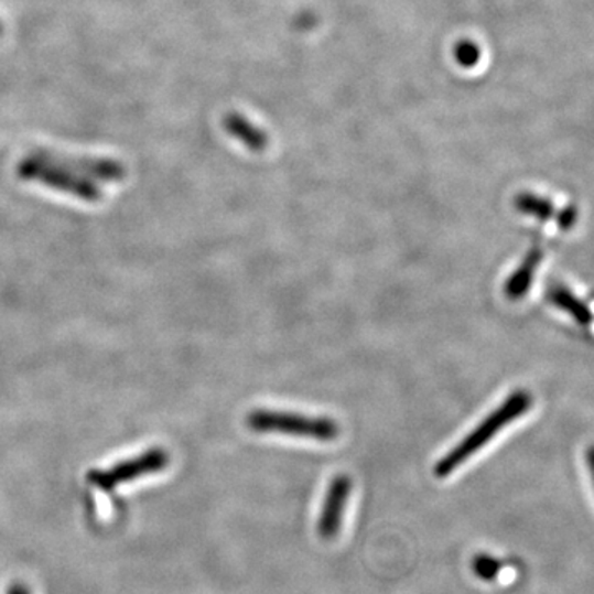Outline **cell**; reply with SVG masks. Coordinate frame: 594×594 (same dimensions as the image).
Instances as JSON below:
<instances>
[{"mask_svg": "<svg viewBox=\"0 0 594 594\" xmlns=\"http://www.w3.org/2000/svg\"><path fill=\"white\" fill-rule=\"evenodd\" d=\"M547 299H549L550 304L562 309V311L569 312L579 324H592L593 314L592 311H590L588 305L583 304V302L580 301L572 291L566 290L565 287H560V284L550 287L549 291H547Z\"/></svg>", "mask_w": 594, "mask_h": 594, "instance_id": "9", "label": "cell"}, {"mask_svg": "<svg viewBox=\"0 0 594 594\" xmlns=\"http://www.w3.org/2000/svg\"><path fill=\"white\" fill-rule=\"evenodd\" d=\"M516 207L517 210L530 215V217H536L537 220L547 222L555 217V207H553L552 202L536 194L517 195Z\"/></svg>", "mask_w": 594, "mask_h": 594, "instance_id": "10", "label": "cell"}, {"mask_svg": "<svg viewBox=\"0 0 594 594\" xmlns=\"http://www.w3.org/2000/svg\"><path fill=\"white\" fill-rule=\"evenodd\" d=\"M17 172L23 181L40 182L46 187L66 192V194L75 195L82 201L96 202L101 195L98 187L89 179L73 174V172L56 168V165L46 164L33 154L20 162Z\"/></svg>", "mask_w": 594, "mask_h": 594, "instance_id": "3", "label": "cell"}, {"mask_svg": "<svg viewBox=\"0 0 594 594\" xmlns=\"http://www.w3.org/2000/svg\"><path fill=\"white\" fill-rule=\"evenodd\" d=\"M543 260V250L540 247H533L532 250L527 253V257L523 258L520 267L510 274L509 280H507L506 296L517 301V299H522L529 293L530 287L533 283V277H536L537 270H539L540 263Z\"/></svg>", "mask_w": 594, "mask_h": 594, "instance_id": "8", "label": "cell"}, {"mask_svg": "<svg viewBox=\"0 0 594 594\" xmlns=\"http://www.w3.org/2000/svg\"><path fill=\"white\" fill-rule=\"evenodd\" d=\"M532 395L529 391H514L476 430L471 431L446 456L438 461L436 466H434V476L440 477V479L450 477L457 467L463 466L471 456L479 453L489 441H493L494 436L499 431H503L507 424L512 423L514 420L526 414L530 410V407H532Z\"/></svg>", "mask_w": 594, "mask_h": 594, "instance_id": "1", "label": "cell"}, {"mask_svg": "<svg viewBox=\"0 0 594 594\" xmlns=\"http://www.w3.org/2000/svg\"><path fill=\"white\" fill-rule=\"evenodd\" d=\"M586 464H588L590 476H592L594 486V446H590L588 453H586Z\"/></svg>", "mask_w": 594, "mask_h": 594, "instance_id": "15", "label": "cell"}, {"mask_svg": "<svg viewBox=\"0 0 594 594\" xmlns=\"http://www.w3.org/2000/svg\"><path fill=\"white\" fill-rule=\"evenodd\" d=\"M454 60H456L457 65L463 66V68H474L477 63L480 62V46L477 45L473 40L464 39L454 45Z\"/></svg>", "mask_w": 594, "mask_h": 594, "instance_id": "12", "label": "cell"}, {"mask_svg": "<svg viewBox=\"0 0 594 594\" xmlns=\"http://www.w3.org/2000/svg\"><path fill=\"white\" fill-rule=\"evenodd\" d=\"M350 493L352 479L347 474H338L328 484L317 522V532L322 540H334L341 532Z\"/></svg>", "mask_w": 594, "mask_h": 594, "instance_id": "6", "label": "cell"}, {"mask_svg": "<svg viewBox=\"0 0 594 594\" xmlns=\"http://www.w3.org/2000/svg\"><path fill=\"white\" fill-rule=\"evenodd\" d=\"M35 158L46 164L56 165L65 169L73 174L82 175L86 179H96V181L115 182L122 181L126 177V168L121 162L112 159L102 158H73V155L56 154V152L36 151Z\"/></svg>", "mask_w": 594, "mask_h": 594, "instance_id": "5", "label": "cell"}, {"mask_svg": "<svg viewBox=\"0 0 594 594\" xmlns=\"http://www.w3.org/2000/svg\"><path fill=\"white\" fill-rule=\"evenodd\" d=\"M576 218H579V214H576L575 207H566L563 208L562 212H560L559 217H557V220H559V227L562 228V230H572L573 225H575Z\"/></svg>", "mask_w": 594, "mask_h": 594, "instance_id": "13", "label": "cell"}, {"mask_svg": "<svg viewBox=\"0 0 594 594\" xmlns=\"http://www.w3.org/2000/svg\"><path fill=\"white\" fill-rule=\"evenodd\" d=\"M169 464V454L161 447L148 451L134 460L125 461V463L116 464L111 469L93 471L88 474V480L93 486L99 487L101 490H111L121 484L131 483L139 477L148 476V474L159 473L165 469Z\"/></svg>", "mask_w": 594, "mask_h": 594, "instance_id": "4", "label": "cell"}, {"mask_svg": "<svg viewBox=\"0 0 594 594\" xmlns=\"http://www.w3.org/2000/svg\"><path fill=\"white\" fill-rule=\"evenodd\" d=\"M2 35H3V23L0 22V36H2Z\"/></svg>", "mask_w": 594, "mask_h": 594, "instance_id": "16", "label": "cell"}, {"mask_svg": "<svg viewBox=\"0 0 594 594\" xmlns=\"http://www.w3.org/2000/svg\"><path fill=\"white\" fill-rule=\"evenodd\" d=\"M248 430L255 433L290 434L307 440L331 443L341 434L337 421L325 417L284 413V411L257 410L247 417Z\"/></svg>", "mask_w": 594, "mask_h": 594, "instance_id": "2", "label": "cell"}, {"mask_svg": "<svg viewBox=\"0 0 594 594\" xmlns=\"http://www.w3.org/2000/svg\"><path fill=\"white\" fill-rule=\"evenodd\" d=\"M471 566H473L474 575L483 580V582H494L503 572V563L494 559V557L487 555V553H479V555L474 557Z\"/></svg>", "mask_w": 594, "mask_h": 594, "instance_id": "11", "label": "cell"}, {"mask_svg": "<svg viewBox=\"0 0 594 594\" xmlns=\"http://www.w3.org/2000/svg\"><path fill=\"white\" fill-rule=\"evenodd\" d=\"M7 594H32V590L29 588V586L25 585V583H13V585H10L9 592Z\"/></svg>", "mask_w": 594, "mask_h": 594, "instance_id": "14", "label": "cell"}, {"mask_svg": "<svg viewBox=\"0 0 594 594\" xmlns=\"http://www.w3.org/2000/svg\"><path fill=\"white\" fill-rule=\"evenodd\" d=\"M224 128L231 138L240 141L251 152L267 151L268 145H270V138H268L267 131L258 128L255 122H251L241 112H228V115H225Z\"/></svg>", "mask_w": 594, "mask_h": 594, "instance_id": "7", "label": "cell"}]
</instances>
